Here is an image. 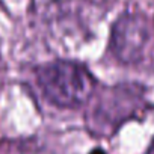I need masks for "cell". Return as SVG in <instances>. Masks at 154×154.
Returning a JSON list of instances; mask_svg holds the SVG:
<instances>
[{"label":"cell","mask_w":154,"mask_h":154,"mask_svg":"<svg viewBox=\"0 0 154 154\" xmlns=\"http://www.w3.org/2000/svg\"><path fill=\"white\" fill-rule=\"evenodd\" d=\"M91 154H104V151H101V149H94Z\"/></svg>","instance_id":"5b68a950"},{"label":"cell","mask_w":154,"mask_h":154,"mask_svg":"<svg viewBox=\"0 0 154 154\" xmlns=\"http://www.w3.org/2000/svg\"><path fill=\"white\" fill-rule=\"evenodd\" d=\"M36 82L47 101L63 109L89 103L97 88L86 66L72 60H54L38 66Z\"/></svg>","instance_id":"6da1fadb"},{"label":"cell","mask_w":154,"mask_h":154,"mask_svg":"<svg viewBox=\"0 0 154 154\" xmlns=\"http://www.w3.org/2000/svg\"><path fill=\"white\" fill-rule=\"evenodd\" d=\"M151 44V27L140 14H124L112 27L109 50L122 63L134 65L143 60Z\"/></svg>","instance_id":"3957f363"},{"label":"cell","mask_w":154,"mask_h":154,"mask_svg":"<svg viewBox=\"0 0 154 154\" xmlns=\"http://www.w3.org/2000/svg\"><path fill=\"white\" fill-rule=\"evenodd\" d=\"M89 101L88 125L94 134L106 136L134 115L139 109L140 94L133 86L118 85L94 94Z\"/></svg>","instance_id":"7a4b0ae2"},{"label":"cell","mask_w":154,"mask_h":154,"mask_svg":"<svg viewBox=\"0 0 154 154\" xmlns=\"http://www.w3.org/2000/svg\"><path fill=\"white\" fill-rule=\"evenodd\" d=\"M145 154H154V139H152V142H151V145H149V148L146 149Z\"/></svg>","instance_id":"277c9868"}]
</instances>
